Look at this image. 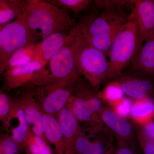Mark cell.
<instances>
[{
    "mask_svg": "<svg viewBox=\"0 0 154 154\" xmlns=\"http://www.w3.org/2000/svg\"><path fill=\"white\" fill-rule=\"evenodd\" d=\"M137 129L147 137L154 141V119L142 125L137 126Z\"/></svg>",
    "mask_w": 154,
    "mask_h": 154,
    "instance_id": "cell-32",
    "label": "cell"
},
{
    "mask_svg": "<svg viewBox=\"0 0 154 154\" xmlns=\"http://www.w3.org/2000/svg\"><path fill=\"white\" fill-rule=\"evenodd\" d=\"M43 124L45 136L48 143L54 146L58 154H65L63 136L55 116L44 113Z\"/></svg>",
    "mask_w": 154,
    "mask_h": 154,
    "instance_id": "cell-18",
    "label": "cell"
},
{
    "mask_svg": "<svg viewBox=\"0 0 154 154\" xmlns=\"http://www.w3.org/2000/svg\"><path fill=\"white\" fill-rule=\"evenodd\" d=\"M2 27H0V35H1V29H2Z\"/></svg>",
    "mask_w": 154,
    "mask_h": 154,
    "instance_id": "cell-36",
    "label": "cell"
},
{
    "mask_svg": "<svg viewBox=\"0 0 154 154\" xmlns=\"http://www.w3.org/2000/svg\"><path fill=\"white\" fill-rule=\"evenodd\" d=\"M0 142L5 154H20L19 146L8 134H0Z\"/></svg>",
    "mask_w": 154,
    "mask_h": 154,
    "instance_id": "cell-29",
    "label": "cell"
},
{
    "mask_svg": "<svg viewBox=\"0 0 154 154\" xmlns=\"http://www.w3.org/2000/svg\"><path fill=\"white\" fill-rule=\"evenodd\" d=\"M0 154H5V152L2 147V144H1V142H0Z\"/></svg>",
    "mask_w": 154,
    "mask_h": 154,
    "instance_id": "cell-34",
    "label": "cell"
},
{
    "mask_svg": "<svg viewBox=\"0 0 154 154\" xmlns=\"http://www.w3.org/2000/svg\"><path fill=\"white\" fill-rule=\"evenodd\" d=\"M132 13L141 44L154 33V0H132Z\"/></svg>",
    "mask_w": 154,
    "mask_h": 154,
    "instance_id": "cell-14",
    "label": "cell"
},
{
    "mask_svg": "<svg viewBox=\"0 0 154 154\" xmlns=\"http://www.w3.org/2000/svg\"><path fill=\"white\" fill-rule=\"evenodd\" d=\"M22 15L20 0H0V27L18 19Z\"/></svg>",
    "mask_w": 154,
    "mask_h": 154,
    "instance_id": "cell-22",
    "label": "cell"
},
{
    "mask_svg": "<svg viewBox=\"0 0 154 154\" xmlns=\"http://www.w3.org/2000/svg\"><path fill=\"white\" fill-rule=\"evenodd\" d=\"M142 45L131 12L129 20L116 36L108 51L110 60L105 81L110 82L118 78L132 62Z\"/></svg>",
    "mask_w": 154,
    "mask_h": 154,
    "instance_id": "cell-4",
    "label": "cell"
},
{
    "mask_svg": "<svg viewBox=\"0 0 154 154\" xmlns=\"http://www.w3.org/2000/svg\"><path fill=\"white\" fill-rule=\"evenodd\" d=\"M40 39L20 17L3 26L0 35V77L4 74L9 60L17 50Z\"/></svg>",
    "mask_w": 154,
    "mask_h": 154,
    "instance_id": "cell-7",
    "label": "cell"
},
{
    "mask_svg": "<svg viewBox=\"0 0 154 154\" xmlns=\"http://www.w3.org/2000/svg\"><path fill=\"white\" fill-rule=\"evenodd\" d=\"M98 96L108 107H111L123 99L125 94L119 83L114 80L109 82L102 91H98Z\"/></svg>",
    "mask_w": 154,
    "mask_h": 154,
    "instance_id": "cell-23",
    "label": "cell"
},
{
    "mask_svg": "<svg viewBox=\"0 0 154 154\" xmlns=\"http://www.w3.org/2000/svg\"><path fill=\"white\" fill-rule=\"evenodd\" d=\"M20 7L23 21L41 40L53 33L68 32L78 24L67 11L46 0H20Z\"/></svg>",
    "mask_w": 154,
    "mask_h": 154,
    "instance_id": "cell-1",
    "label": "cell"
},
{
    "mask_svg": "<svg viewBox=\"0 0 154 154\" xmlns=\"http://www.w3.org/2000/svg\"><path fill=\"white\" fill-rule=\"evenodd\" d=\"M124 8L102 9L92 11L78 22L80 33L88 44L103 51L106 56L114 38L129 19Z\"/></svg>",
    "mask_w": 154,
    "mask_h": 154,
    "instance_id": "cell-2",
    "label": "cell"
},
{
    "mask_svg": "<svg viewBox=\"0 0 154 154\" xmlns=\"http://www.w3.org/2000/svg\"><path fill=\"white\" fill-rule=\"evenodd\" d=\"M25 149L31 154H53L48 143L33 133L30 129L25 139Z\"/></svg>",
    "mask_w": 154,
    "mask_h": 154,
    "instance_id": "cell-24",
    "label": "cell"
},
{
    "mask_svg": "<svg viewBox=\"0 0 154 154\" xmlns=\"http://www.w3.org/2000/svg\"><path fill=\"white\" fill-rule=\"evenodd\" d=\"M93 134L94 139L90 140L83 154H105L113 146V137L106 127Z\"/></svg>",
    "mask_w": 154,
    "mask_h": 154,
    "instance_id": "cell-20",
    "label": "cell"
},
{
    "mask_svg": "<svg viewBox=\"0 0 154 154\" xmlns=\"http://www.w3.org/2000/svg\"><path fill=\"white\" fill-rule=\"evenodd\" d=\"M144 42L127 68L129 71L148 77L154 82V33Z\"/></svg>",
    "mask_w": 154,
    "mask_h": 154,
    "instance_id": "cell-17",
    "label": "cell"
},
{
    "mask_svg": "<svg viewBox=\"0 0 154 154\" xmlns=\"http://www.w3.org/2000/svg\"><path fill=\"white\" fill-rule=\"evenodd\" d=\"M98 92L81 76L73 87L67 106L69 107L85 130L90 134L103 129L105 126L100 116L103 102L98 96Z\"/></svg>",
    "mask_w": 154,
    "mask_h": 154,
    "instance_id": "cell-3",
    "label": "cell"
},
{
    "mask_svg": "<svg viewBox=\"0 0 154 154\" xmlns=\"http://www.w3.org/2000/svg\"><path fill=\"white\" fill-rule=\"evenodd\" d=\"M58 8L70 10L75 14H79L90 8L94 3L92 0H46Z\"/></svg>",
    "mask_w": 154,
    "mask_h": 154,
    "instance_id": "cell-25",
    "label": "cell"
},
{
    "mask_svg": "<svg viewBox=\"0 0 154 154\" xmlns=\"http://www.w3.org/2000/svg\"><path fill=\"white\" fill-rule=\"evenodd\" d=\"M77 34L71 41L56 54L48 64L50 72L56 81L68 77L80 75L75 60Z\"/></svg>",
    "mask_w": 154,
    "mask_h": 154,
    "instance_id": "cell-9",
    "label": "cell"
},
{
    "mask_svg": "<svg viewBox=\"0 0 154 154\" xmlns=\"http://www.w3.org/2000/svg\"><path fill=\"white\" fill-rule=\"evenodd\" d=\"M12 99L0 89V122L4 125L6 123L11 112Z\"/></svg>",
    "mask_w": 154,
    "mask_h": 154,
    "instance_id": "cell-27",
    "label": "cell"
},
{
    "mask_svg": "<svg viewBox=\"0 0 154 154\" xmlns=\"http://www.w3.org/2000/svg\"><path fill=\"white\" fill-rule=\"evenodd\" d=\"M63 136L65 154H74L75 142L83 131L81 124L67 106L56 116Z\"/></svg>",
    "mask_w": 154,
    "mask_h": 154,
    "instance_id": "cell-16",
    "label": "cell"
},
{
    "mask_svg": "<svg viewBox=\"0 0 154 154\" xmlns=\"http://www.w3.org/2000/svg\"><path fill=\"white\" fill-rule=\"evenodd\" d=\"M25 153H26V154H31V153H30V152L28 151V150H27V149H25Z\"/></svg>",
    "mask_w": 154,
    "mask_h": 154,
    "instance_id": "cell-35",
    "label": "cell"
},
{
    "mask_svg": "<svg viewBox=\"0 0 154 154\" xmlns=\"http://www.w3.org/2000/svg\"><path fill=\"white\" fill-rule=\"evenodd\" d=\"M136 140L129 142L117 143L114 154H140Z\"/></svg>",
    "mask_w": 154,
    "mask_h": 154,
    "instance_id": "cell-31",
    "label": "cell"
},
{
    "mask_svg": "<svg viewBox=\"0 0 154 154\" xmlns=\"http://www.w3.org/2000/svg\"><path fill=\"white\" fill-rule=\"evenodd\" d=\"M133 102V99L124 97L117 104L110 108L116 114L122 118L129 119L131 117Z\"/></svg>",
    "mask_w": 154,
    "mask_h": 154,
    "instance_id": "cell-26",
    "label": "cell"
},
{
    "mask_svg": "<svg viewBox=\"0 0 154 154\" xmlns=\"http://www.w3.org/2000/svg\"><path fill=\"white\" fill-rule=\"evenodd\" d=\"M3 126L20 151H25V139L29 128L23 110L16 99H12L11 113Z\"/></svg>",
    "mask_w": 154,
    "mask_h": 154,
    "instance_id": "cell-15",
    "label": "cell"
},
{
    "mask_svg": "<svg viewBox=\"0 0 154 154\" xmlns=\"http://www.w3.org/2000/svg\"><path fill=\"white\" fill-rule=\"evenodd\" d=\"M36 44L28 45L17 50L9 60L6 70L13 68L24 66L34 61L36 56Z\"/></svg>",
    "mask_w": 154,
    "mask_h": 154,
    "instance_id": "cell-21",
    "label": "cell"
},
{
    "mask_svg": "<svg viewBox=\"0 0 154 154\" xmlns=\"http://www.w3.org/2000/svg\"><path fill=\"white\" fill-rule=\"evenodd\" d=\"M96 8L103 9L107 8H124L125 6H131L132 1L126 0H96L94 1Z\"/></svg>",
    "mask_w": 154,
    "mask_h": 154,
    "instance_id": "cell-28",
    "label": "cell"
},
{
    "mask_svg": "<svg viewBox=\"0 0 154 154\" xmlns=\"http://www.w3.org/2000/svg\"><path fill=\"white\" fill-rule=\"evenodd\" d=\"M76 26L68 32L53 33L42 39L36 44V56L34 61L48 65L50 60L64 46L71 41L76 35Z\"/></svg>",
    "mask_w": 154,
    "mask_h": 154,
    "instance_id": "cell-11",
    "label": "cell"
},
{
    "mask_svg": "<svg viewBox=\"0 0 154 154\" xmlns=\"http://www.w3.org/2000/svg\"><path fill=\"white\" fill-rule=\"evenodd\" d=\"M115 80L119 83L125 95L133 100L154 96V82L146 76L131 71L123 72Z\"/></svg>",
    "mask_w": 154,
    "mask_h": 154,
    "instance_id": "cell-10",
    "label": "cell"
},
{
    "mask_svg": "<svg viewBox=\"0 0 154 154\" xmlns=\"http://www.w3.org/2000/svg\"><path fill=\"white\" fill-rule=\"evenodd\" d=\"M131 119L136 126H139L154 119V100L147 97L133 100Z\"/></svg>",
    "mask_w": 154,
    "mask_h": 154,
    "instance_id": "cell-19",
    "label": "cell"
},
{
    "mask_svg": "<svg viewBox=\"0 0 154 154\" xmlns=\"http://www.w3.org/2000/svg\"><path fill=\"white\" fill-rule=\"evenodd\" d=\"M100 116L105 126L116 138L117 143L136 140L135 129L129 119L122 118L105 106L100 110Z\"/></svg>",
    "mask_w": 154,
    "mask_h": 154,
    "instance_id": "cell-12",
    "label": "cell"
},
{
    "mask_svg": "<svg viewBox=\"0 0 154 154\" xmlns=\"http://www.w3.org/2000/svg\"><path fill=\"white\" fill-rule=\"evenodd\" d=\"M138 144L143 154H154V141L144 135L136 129Z\"/></svg>",
    "mask_w": 154,
    "mask_h": 154,
    "instance_id": "cell-30",
    "label": "cell"
},
{
    "mask_svg": "<svg viewBox=\"0 0 154 154\" xmlns=\"http://www.w3.org/2000/svg\"><path fill=\"white\" fill-rule=\"evenodd\" d=\"M16 99L23 110L29 129L33 133L47 142L43 129V116L44 113L34 99L31 91L30 90L23 91Z\"/></svg>",
    "mask_w": 154,
    "mask_h": 154,
    "instance_id": "cell-13",
    "label": "cell"
},
{
    "mask_svg": "<svg viewBox=\"0 0 154 154\" xmlns=\"http://www.w3.org/2000/svg\"><path fill=\"white\" fill-rule=\"evenodd\" d=\"M116 149V147L113 146L111 149L105 154H114Z\"/></svg>",
    "mask_w": 154,
    "mask_h": 154,
    "instance_id": "cell-33",
    "label": "cell"
},
{
    "mask_svg": "<svg viewBox=\"0 0 154 154\" xmlns=\"http://www.w3.org/2000/svg\"><path fill=\"white\" fill-rule=\"evenodd\" d=\"M81 77L64 78L30 90L43 112L56 116L67 105L73 87Z\"/></svg>",
    "mask_w": 154,
    "mask_h": 154,
    "instance_id": "cell-8",
    "label": "cell"
},
{
    "mask_svg": "<svg viewBox=\"0 0 154 154\" xmlns=\"http://www.w3.org/2000/svg\"><path fill=\"white\" fill-rule=\"evenodd\" d=\"M75 60L80 75L96 91H99L100 86L106 80L109 61L103 51L90 45L84 39L79 28L75 49Z\"/></svg>",
    "mask_w": 154,
    "mask_h": 154,
    "instance_id": "cell-5",
    "label": "cell"
},
{
    "mask_svg": "<svg viewBox=\"0 0 154 154\" xmlns=\"http://www.w3.org/2000/svg\"><path fill=\"white\" fill-rule=\"evenodd\" d=\"M47 66L34 61L24 66L6 70L3 74V91L8 92L18 88L29 90L55 82Z\"/></svg>",
    "mask_w": 154,
    "mask_h": 154,
    "instance_id": "cell-6",
    "label": "cell"
},
{
    "mask_svg": "<svg viewBox=\"0 0 154 154\" xmlns=\"http://www.w3.org/2000/svg\"><path fill=\"white\" fill-rule=\"evenodd\" d=\"M152 98H153V99L154 100V95L153 97H152Z\"/></svg>",
    "mask_w": 154,
    "mask_h": 154,
    "instance_id": "cell-37",
    "label": "cell"
}]
</instances>
